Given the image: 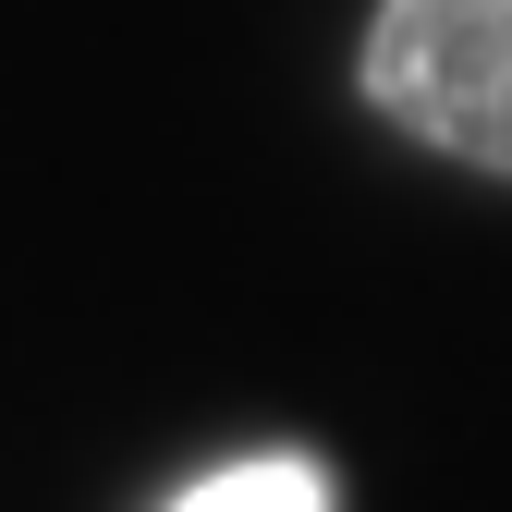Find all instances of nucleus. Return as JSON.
I'll return each instance as SVG.
<instances>
[{
    "instance_id": "obj_1",
    "label": "nucleus",
    "mask_w": 512,
    "mask_h": 512,
    "mask_svg": "<svg viewBox=\"0 0 512 512\" xmlns=\"http://www.w3.org/2000/svg\"><path fill=\"white\" fill-rule=\"evenodd\" d=\"M354 86L403 147L512 183V0H378Z\"/></svg>"
},
{
    "instance_id": "obj_2",
    "label": "nucleus",
    "mask_w": 512,
    "mask_h": 512,
    "mask_svg": "<svg viewBox=\"0 0 512 512\" xmlns=\"http://www.w3.org/2000/svg\"><path fill=\"white\" fill-rule=\"evenodd\" d=\"M171 512H342V488L317 452H244V464H208Z\"/></svg>"
}]
</instances>
